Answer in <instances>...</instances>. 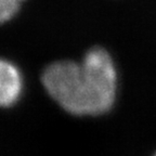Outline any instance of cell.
<instances>
[{"mask_svg": "<svg viewBox=\"0 0 156 156\" xmlns=\"http://www.w3.org/2000/svg\"><path fill=\"white\" fill-rule=\"evenodd\" d=\"M23 0H0V21L5 22L17 12Z\"/></svg>", "mask_w": 156, "mask_h": 156, "instance_id": "3957f363", "label": "cell"}, {"mask_svg": "<svg viewBox=\"0 0 156 156\" xmlns=\"http://www.w3.org/2000/svg\"><path fill=\"white\" fill-rule=\"evenodd\" d=\"M41 81L50 97L74 115L102 114L114 102L116 72L104 49L89 50L80 64L52 63L44 71Z\"/></svg>", "mask_w": 156, "mask_h": 156, "instance_id": "6da1fadb", "label": "cell"}, {"mask_svg": "<svg viewBox=\"0 0 156 156\" xmlns=\"http://www.w3.org/2000/svg\"><path fill=\"white\" fill-rule=\"evenodd\" d=\"M155 156H156V155H155Z\"/></svg>", "mask_w": 156, "mask_h": 156, "instance_id": "277c9868", "label": "cell"}, {"mask_svg": "<svg viewBox=\"0 0 156 156\" xmlns=\"http://www.w3.org/2000/svg\"><path fill=\"white\" fill-rule=\"evenodd\" d=\"M21 76L15 66L2 60L0 62V104L11 106L21 92Z\"/></svg>", "mask_w": 156, "mask_h": 156, "instance_id": "7a4b0ae2", "label": "cell"}]
</instances>
